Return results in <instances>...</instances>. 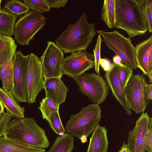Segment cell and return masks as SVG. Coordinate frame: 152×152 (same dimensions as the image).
Here are the masks:
<instances>
[{"label":"cell","mask_w":152,"mask_h":152,"mask_svg":"<svg viewBox=\"0 0 152 152\" xmlns=\"http://www.w3.org/2000/svg\"><path fill=\"white\" fill-rule=\"evenodd\" d=\"M142 152H146L145 151H144Z\"/></svg>","instance_id":"cell-42"},{"label":"cell","mask_w":152,"mask_h":152,"mask_svg":"<svg viewBox=\"0 0 152 152\" xmlns=\"http://www.w3.org/2000/svg\"><path fill=\"white\" fill-rule=\"evenodd\" d=\"M45 149L38 148L20 142L0 137V152H45Z\"/></svg>","instance_id":"cell-19"},{"label":"cell","mask_w":152,"mask_h":152,"mask_svg":"<svg viewBox=\"0 0 152 152\" xmlns=\"http://www.w3.org/2000/svg\"><path fill=\"white\" fill-rule=\"evenodd\" d=\"M45 20L42 13L32 11L20 17L14 28V35L17 42L22 46L29 45L35 34L45 26Z\"/></svg>","instance_id":"cell-6"},{"label":"cell","mask_w":152,"mask_h":152,"mask_svg":"<svg viewBox=\"0 0 152 152\" xmlns=\"http://www.w3.org/2000/svg\"><path fill=\"white\" fill-rule=\"evenodd\" d=\"M3 136L38 148H47L50 144L45 131L32 118L11 119Z\"/></svg>","instance_id":"cell-3"},{"label":"cell","mask_w":152,"mask_h":152,"mask_svg":"<svg viewBox=\"0 0 152 152\" xmlns=\"http://www.w3.org/2000/svg\"><path fill=\"white\" fill-rule=\"evenodd\" d=\"M63 51L52 42L48 41L47 46L40 59L42 64L44 80L51 77L61 78L64 59Z\"/></svg>","instance_id":"cell-11"},{"label":"cell","mask_w":152,"mask_h":152,"mask_svg":"<svg viewBox=\"0 0 152 152\" xmlns=\"http://www.w3.org/2000/svg\"><path fill=\"white\" fill-rule=\"evenodd\" d=\"M50 7L58 8L61 7H64L67 3V0H46Z\"/></svg>","instance_id":"cell-35"},{"label":"cell","mask_w":152,"mask_h":152,"mask_svg":"<svg viewBox=\"0 0 152 152\" xmlns=\"http://www.w3.org/2000/svg\"><path fill=\"white\" fill-rule=\"evenodd\" d=\"M99 63L102 68L106 72L107 71L111 68L113 64L109 60L106 58H101Z\"/></svg>","instance_id":"cell-36"},{"label":"cell","mask_w":152,"mask_h":152,"mask_svg":"<svg viewBox=\"0 0 152 152\" xmlns=\"http://www.w3.org/2000/svg\"><path fill=\"white\" fill-rule=\"evenodd\" d=\"M113 63L111 68L104 73V77L113 94L123 107L126 114L128 115H131L132 112L128 107L120 82L118 65Z\"/></svg>","instance_id":"cell-14"},{"label":"cell","mask_w":152,"mask_h":152,"mask_svg":"<svg viewBox=\"0 0 152 152\" xmlns=\"http://www.w3.org/2000/svg\"><path fill=\"white\" fill-rule=\"evenodd\" d=\"M94 58V55L86 50L71 53L64 58L62 65L64 75L75 80L86 71L95 68Z\"/></svg>","instance_id":"cell-10"},{"label":"cell","mask_w":152,"mask_h":152,"mask_svg":"<svg viewBox=\"0 0 152 152\" xmlns=\"http://www.w3.org/2000/svg\"><path fill=\"white\" fill-rule=\"evenodd\" d=\"M149 32L152 31V0H139Z\"/></svg>","instance_id":"cell-29"},{"label":"cell","mask_w":152,"mask_h":152,"mask_svg":"<svg viewBox=\"0 0 152 152\" xmlns=\"http://www.w3.org/2000/svg\"><path fill=\"white\" fill-rule=\"evenodd\" d=\"M75 80L79 90L91 102L99 105L105 100L109 88L106 81L100 75L85 72Z\"/></svg>","instance_id":"cell-7"},{"label":"cell","mask_w":152,"mask_h":152,"mask_svg":"<svg viewBox=\"0 0 152 152\" xmlns=\"http://www.w3.org/2000/svg\"><path fill=\"white\" fill-rule=\"evenodd\" d=\"M152 118L147 113H142L136 121L134 127L129 134L127 145L130 152H142L143 142Z\"/></svg>","instance_id":"cell-13"},{"label":"cell","mask_w":152,"mask_h":152,"mask_svg":"<svg viewBox=\"0 0 152 152\" xmlns=\"http://www.w3.org/2000/svg\"><path fill=\"white\" fill-rule=\"evenodd\" d=\"M102 110L99 105L92 104L83 107L78 113L72 114L66 123L65 130L69 135L79 139L87 137L99 124Z\"/></svg>","instance_id":"cell-4"},{"label":"cell","mask_w":152,"mask_h":152,"mask_svg":"<svg viewBox=\"0 0 152 152\" xmlns=\"http://www.w3.org/2000/svg\"><path fill=\"white\" fill-rule=\"evenodd\" d=\"M17 47L11 37L0 35V66L13 58Z\"/></svg>","instance_id":"cell-20"},{"label":"cell","mask_w":152,"mask_h":152,"mask_svg":"<svg viewBox=\"0 0 152 152\" xmlns=\"http://www.w3.org/2000/svg\"><path fill=\"white\" fill-rule=\"evenodd\" d=\"M143 148L144 151L146 150L148 152H152V119L144 138Z\"/></svg>","instance_id":"cell-32"},{"label":"cell","mask_w":152,"mask_h":152,"mask_svg":"<svg viewBox=\"0 0 152 152\" xmlns=\"http://www.w3.org/2000/svg\"><path fill=\"white\" fill-rule=\"evenodd\" d=\"M44 89L45 97L48 98L57 105L66 100L69 90L60 77H51L44 80Z\"/></svg>","instance_id":"cell-15"},{"label":"cell","mask_w":152,"mask_h":152,"mask_svg":"<svg viewBox=\"0 0 152 152\" xmlns=\"http://www.w3.org/2000/svg\"><path fill=\"white\" fill-rule=\"evenodd\" d=\"M3 116V114L0 113V120L1 119Z\"/></svg>","instance_id":"cell-40"},{"label":"cell","mask_w":152,"mask_h":152,"mask_svg":"<svg viewBox=\"0 0 152 152\" xmlns=\"http://www.w3.org/2000/svg\"><path fill=\"white\" fill-rule=\"evenodd\" d=\"M18 16L6 11L0 10V35L11 37Z\"/></svg>","instance_id":"cell-21"},{"label":"cell","mask_w":152,"mask_h":152,"mask_svg":"<svg viewBox=\"0 0 152 152\" xmlns=\"http://www.w3.org/2000/svg\"><path fill=\"white\" fill-rule=\"evenodd\" d=\"M48 121L51 128L57 134L61 136L64 134L65 130L62 124L58 111L52 113Z\"/></svg>","instance_id":"cell-27"},{"label":"cell","mask_w":152,"mask_h":152,"mask_svg":"<svg viewBox=\"0 0 152 152\" xmlns=\"http://www.w3.org/2000/svg\"><path fill=\"white\" fill-rule=\"evenodd\" d=\"M6 11L18 16L29 11L30 9L20 0H10L6 1L3 7Z\"/></svg>","instance_id":"cell-25"},{"label":"cell","mask_w":152,"mask_h":152,"mask_svg":"<svg viewBox=\"0 0 152 152\" xmlns=\"http://www.w3.org/2000/svg\"><path fill=\"white\" fill-rule=\"evenodd\" d=\"M0 98L7 110L12 118L20 119L24 118L25 108L21 107L10 91L0 88Z\"/></svg>","instance_id":"cell-17"},{"label":"cell","mask_w":152,"mask_h":152,"mask_svg":"<svg viewBox=\"0 0 152 152\" xmlns=\"http://www.w3.org/2000/svg\"><path fill=\"white\" fill-rule=\"evenodd\" d=\"M11 118L10 115L7 112L3 114V116L0 120V137L3 136L6 126Z\"/></svg>","instance_id":"cell-33"},{"label":"cell","mask_w":152,"mask_h":152,"mask_svg":"<svg viewBox=\"0 0 152 152\" xmlns=\"http://www.w3.org/2000/svg\"><path fill=\"white\" fill-rule=\"evenodd\" d=\"M59 107L50 99L45 97L40 102V106L38 108L42 113L43 119L48 121L52 113L58 111Z\"/></svg>","instance_id":"cell-26"},{"label":"cell","mask_w":152,"mask_h":152,"mask_svg":"<svg viewBox=\"0 0 152 152\" xmlns=\"http://www.w3.org/2000/svg\"><path fill=\"white\" fill-rule=\"evenodd\" d=\"M97 32L102 37L106 46L121 58L123 63L133 70L137 69L135 47L132 43L131 38L125 37L115 30L112 32L102 30Z\"/></svg>","instance_id":"cell-5"},{"label":"cell","mask_w":152,"mask_h":152,"mask_svg":"<svg viewBox=\"0 0 152 152\" xmlns=\"http://www.w3.org/2000/svg\"><path fill=\"white\" fill-rule=\"evenodd\" d=\"M113 63L115 64L118 65L121 63H122L121 58L117 55L114 56L113 57Z\"/></svg>","instance_id":"cell-38"},{"label":"cell","mask_w":152,"mask_h":152,"mask_svg":"<svg viewBox=\"0 0 152 152\" xmlns=\"http://www.w3.org/2000/svg\"><path fill=\"white\" fill-rule=\"evenodd\" d=\"M42 64L40 58L35 54H29L28 75L27 102H36L38 94L44 89V80Z\"/></svg>","instance_id":"cell-12"},{"label":"cell","mask_w":152,"mask_h":152,"mask_svg":"<svg viewBox=\"0 0 152 152\" xmlns=\"http://www.w3.org/2000/svg\"><path fill=\"white\" fill-rule=\"evenodd\" d=\"M74 137L67 133L58 136L48 152H71L74 147Z\"/></svg>","instance_id":"cell-22"},{"label":"cell","mask_w":152,"mask_h":152,"mask_svg":"<svg viewBox=\"0 0 152 152\" xmlns=\"http://www.w3.org/2000/svg\"><path fill=\"white\" fill-rule=\"evenodd\" d=\"M23 1L31 11L41 13L50 10V7L46 0H23Z\"/></svg>","instance_id":"cell-28"},{"label":"cell","mask_w":152,"mask_h":152,"mask_svg":"<svg viewBox=\"0 0 152 152\" xmlns=\"http://www.w3.org/2000/svg\"><path fill=\"white\" fill-rule=\"evenodd\" d=\"M107 131L105 126H97L90 138L87 152H107L109 143Z\"/></svg>","instance_id":"cell-18"},{"label":"cell","mask_w":152,"mask_h":152,"mask_svg":"<svg viewBox=\"0 0 152 152\" xmlns=\"http://www.w3.org/2000/svg\"><path fill=\"white\" fill-rule=\"evenodd\" d=\"M4 107L0 98V113L3 114L4 112Z\"/></svg>","instance_id":"cell-39"},{"label":"cell","mask_w":152,"mask_h":152,"mask_svg":"<svg viewBox=\"0 0 152 152\" xmlns=\"http://www.w3.org/2000/svg\"><path fill=\"white\" fill-rule=\"evenodd\" d=\"M145 82L143 73L132 74L123 89L129 108L137 114L144 112L148 103L145 99L143 94Z\"/></svg>","instance_id":"cell-9"},{"label":"cell","mask_w":152,"mask_h":152,"mask_svg":"<svg viewBox=\"0 0 152 152\" xmlns=\"http://www.w3.org/2000/svg\"><path fill=\"white\" fill-rule=\"evenodd\" d=\"M118 65V75L120 82L123 90L131 76L133 70L121 63Z\"/></svg>","instance_id":"cell-30"},{"label":"cell","mask_w":152,"mask_h":152,"mask_svg":"<svg viewBox=\"0 0 152 152\" xmlns=\"http://www.w3.org/2000/svg\"><path fill=\"white\" fill-rule=\"evenodd\" d=\"M118 152H130L127 144L124 142L121 149Z\"/></svg>","instance_id":"cell-37"},{"label":"cell","mask_w":152,"mask_h":152,"mask_svg":"<svg viewBox=\"0 0 152 152\" xmlns=\"http://www.w3.org/2000/svg\"><path fill=\"white\" fill-rule=\"evenodd\" d=\"M1 1L0 0V10H2L1 8Z\"/></svg>","instance_id":"cell-41"},{"label":"cell","mask_w":152,"mask_h":152,"mask_svg":"<svg viewBox=\"0 0 152 152\" xmlns=\"http://www.w3.org/2000/svg\"><path fill=\"white\" fill-rule=\"evenodd\" d=\"M152 35L140 42L135 47V58L137 67L145 75L148 73V66L150 56L152 54Z\"/></svg>","instance_id":"cell-16"},{"label":"cell","mask_w":152,"mask_h":152,"mask_svg":"<svg viewBox=\"0 0 152 152\" xmlns=\"http://www.w3.org/2000/svg\"><path fill=\"white\" fill-rule=\"evenodd\" d=\"M115 27L125 31L129 38L145 34L148 27L139 0H115Z\"/></svg>","instance_id":"cell-2"},{"label":"cell","mask_w":152,"mask_h":152,"mask_svg":"<svg viewBox=\"0 0 152 152\" xmlns=\"http://www.w3.org/2000/svg\"><path fill=\"white\" fill-rule=\"evenodd\" d=\"M102 40L101 36H98L97 42L94 49L93 50L95 71L97 75L100 74V49Z\"/></svg>","instance_id":"cell-31"},{"label":"cell","mask_w":152,"mask_h":152,"mask_svg":"<svg viewBox=\"0 0 152 152\" xmlns=\"http://www.w3.org/2000/svg\"><path fill=\"white\" fill-rule=\"evenodd\" d=\"M12 59L0 66V80L2 83V87L5 90L10 91L13 87Z\"/></svg>","instance_id":"cell-24"},{"label":"cell","mask_w":152,"mask_h":152,"mask_svg":"<svg viewBox=\"0 0 152 152\" xmlns=\"http://www.w3.org/2000/svg\"><path fill=\"white\" fill-rule=\"evenodd\" d=\"M96 34L94 24L88 23L84 12L77 21L68 26L55 43L64 53L86 50Z\"/></svg>","instance_id":"cell-1"},{"label":"cell","mask_w":152,"mask_h":152,"mask_svg":"<svg viewBox=\"0 0 152 152\" xmlns=\"http://www.w3.org/2000/svg\"><path fill=\"white\" fill-rule=\"evenodd\" d=\"M29 56V55H24L19 50L12 59L13 87L10 91L19 102H27Z\"/></svg>","instance_id":"cell-8"},{"label":"cell","mask_w":152,"mask_h":152,"mask_svg":"<svg viewBox=\"0 0 152 152\" xmlns=\"http://www.w3.org/2000/svg\"></svg>","instance_id":"cell-43"},{"label":"cell","mask_w":152,"mask_h":152,"mask_svg":"<svg viewBox=\"0 0 152 152\" xmlns=\"http://www.w3.org/2000/svg\"><path fill=\"white\" fill-rule=\"evenodd\" d=\"M143 94L145 100L148 102L152 99V84L145 83L143 87Z\"/></svg>","instance_id":"cell-34"},{"label":"cell","mask_w":152,"mask_h":152,"mask_svg":"<svg viewBox=\"0 0 152 152\" xmlns=\"http://www.w3.org/2000/svg\"><path fill=\"white\" fill-rule=\"evenodd\" d=\"M115 0H105L101 12V20L109 28L115 27Z\"/></svg>","instance_id":"cell-23"}]
</instances>
